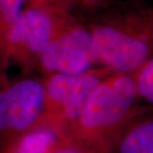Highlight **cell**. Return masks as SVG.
Listing matches in <instances>:
<instances>
[{"label": "cell", "mask_w": 153, "mask_h": 153, "mask_svg": "<svg viewBox=\"0 0 153 153\" xmlns=\"http://www.w3.org/2000/svg\"><path fill=\"white\" fill-rule=\"evenodd\" d=\"M57 0H26L9 42L8 62L25 72L36 70L49 41L73 18Z\"/></svg>", "instance_id": "obj_3"}, {"label": "cell", "mask_w": 153, "mask_h": 153, "mask_svg": "<svg viewBox=\"0 0 153 153\" xmlns=\"http://www.w3.org/2000/svg\"><path fill=\"white\" fill-rule=\"evenodd\" d=\"M151 1H152V0H151Z\"/></svg>", "instance_id": "obj_13"}, {"label": "cell", "mask_w": 153, "mask_h": 153, "mask_svg": "<svg viewBox=\"0 0 153 153\" xmlns=\"http://www.w3.org/2000/svg\"><path fill=\"white\" fill-rule=\"evenodd\" d=\"M134 76L140 101L153 108V57L138 69Z\"/></svg>", "instance_id": "obj_10"}, {"label": "cell", "mask_w": 153, "mask_h": 153, "mask_svg": "<svg viewBox=\"0 0 153 153\" xmlns=\"http://www.w3.org/2000/svg\"><path fill=\"white\" fill-rule=\"evenodd\" d=\"M64 142L55 131L40 127L0 146V153H53Z\"/></svg>", "instance_id": "obj_8"}, {"label": "cell", "mask_w": 153, "mask_h": 153, "mask_svg": "<svg viewBox=\"0 0 153 153\" xmlns=\"http://www.w3.org/2000/svg\"><path fill=\"white\" fill-rule=\"evenodd\" d=\"M84 22L99 66L132 74L153 57L151 0H117Z\"/></svg>", "instance_id": "obj_1"}, {"label": "cell", "mask_w": 153, "mask_h": 153, "mask_svg": "<svg viewBox=\"0 0 153 153\" xmlns=\"http://www.w3.org/2000/svg\"><path fill=\"white\" fill-rule=\"evenodd\" d=\"M44 103L42 78L27 76L0 84V146L44 127Z\"/></svg>", "instance_id": "obj_5"}, {"label": "cell", "mask_w": 153, "mask_h": 153, "mask_svg": "<svg viewBox=\"0 0 153 153\" xmlns=\"http://www.w3.org/2000/svg\"><path fill=\"white\" fill-rule=\"evenodd\" d=\"M98 66L91 34L84 22L73 17L39 55L37 69L44 75H78Z\"/></svg>", "instance_id": "obj_6"}, {"label": "cell", "mask_w": 153, "mask_h": 153, "mask_svg": "<svg viewBox=\"0 0 153 153\" xmlns=\"http://www.w3.org/2000/svg\"><path fill=\"white\" fill-rule=\"evenodd\" d=\"M71 16L85 22L117 0H57Z\"/></svg>", "instance_id": "obj_9"}, {"label": "cell", "mask_w": 153, "mask_h": 153, "mask_svg": "<svg viewBox=\"0 0 153 153\" xmlns=\"http://www.w3.org/2000/svg\"><path fill=\"white\" fill-rule=\"evenodd\" d=\"M152 5H153V0H152Z\"/></svg>", "instance_id": "obj_12"}, {"label": "cell", "mask_w": 153, "mask_h": 153, "mask_svg": "<svg viewBox=\"0 0 153 153\" xmlns=\"http://www.w3.org/2000/svg\"><path fill=\"white\" fill-rule=\"evenodd\" d=\"M109 74L108 70L98 66L78 75H44V127L55 131L64 141L89 94Z\"/></svg>", "instance_id": "obj_4"}, {"label": "cell", "mask_w": 153, "mask_h": 153, "mask_svg": "<svg viewBox=\"0 0 153 153\" xmlns=\"http://www.w3.org/2000/svg\"><path fill=\"white\" fill-rule=\"evenodd\" d=\"M53 153H96L88 150L87 148L82 147L74 144L68 142L62 143V145L57 150H55Z\"/></svg>", "instance_id": "obj_11"}, {"label": "cell", "mask_w": 153, "mask_h": 153, "mask_svg": "<svg viewBox=\"0 0 153 153\" xmlns=\"http://www.w3.org/2000/svg\"><path fill=\"white\" fill-rule=\"evenodd\" d=\"M148 109L152 108L140 100L134 73H111L89 94L64 141L96 153H111L123 128Z\"/></svg>", "instance_id": "obj_2"}, {"label": "cell", "mask_w": 153, "mask_h": 153, "mask_svg": "<svg viewBox=\"0 0 153 153\" xmlns=\"http://www.w3.org/2000/svg\"><path fill=\"white\" fill-rule=\"evenodd\" d=\"M111 153H153V109L134 117L115 140Z\"/></svg>", "instance_id": "obj_7"}]
</instances>
